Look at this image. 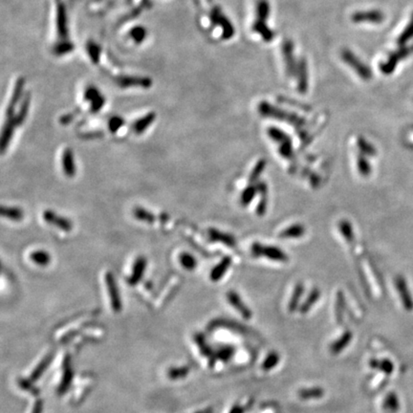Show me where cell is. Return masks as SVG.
Listing matches in <instances>:
<instances>
[{
    "label": "cell",
    "mask_w": 413,
    "mask_h": 413,
    "mask_svg": "<svg viewBox=\"0 0 413 413\" xmlns=\"http://www.w3.org/2000/svg\"><path fill=\"white\" fill-rule=\"evenodd\" d=\"M270 4L267 0H258L256 4V18L252 30L258 34L265 42H271L274 38V33L266 24V20L269 19Z\"/></svg>",
    "instance_id": "6da1fadb"
},
{
    "label": "cell",
    "mask_w": 413,
    "mask_h": 413,
    "mask_svg": "<svg viewBox=\"0 0 413 413\" xmlns=\"http://www.w3.org/2000/svg\"><path fill=\"white\" fill-rule=\"evenodd\" d=\"M258 112L264 117H270V118H274L278 120L286 121L297 127H301L305 123V121L300 116L294 113L287 112L278 107H274L272 104L266 103V102H262L258 104Z\"/></svg>",
    "instance_id": "7a4b0ae2"
},
{
    "label": "cell",
    "mask_w": 413,
    "mask_h": 413,
    "mask_svg": "<svg viewBox=\"0 0 413 413\" xmlns=\"http://www.w3.org/2000/svg\"><path fill=\"white\" fill-rule=\"evenodd\" d=\"M341 59L346 62L362 80L369 81L372 78V72L368 66H366L352 51L345 49L341 51Z\"/></svg>",
    "instance_id": "3957f363"
},
{
    "label": "cell",
    "mask_w": 413,
    "mask_h": 413,
    "mask_svg": "<svg viewBox=\"0 0 413 413\" xmlns=\"http://www.w3.org/2000/svg\"><path fill=\"white\" fill-rule=\"evenodd\" d=\"M411 54H413V44L408 46H401L398 50L392 52L385 62L380 64L381 72L385 75H389L393 73L396 66L400 62V60L410 56Z\"/></svg>",
    "instance_id": "277c9868"
},
{
    "label": "cell",
    "mask_w": 413,
    "mask_h": 413,
    "mask_svg": "<svg viewBox=\"0 0 413 413\" xmlns=\"http://www.w3.org/2000/svg\"><path fill=\"white\" fill-rule=\"evenodd\" d=\"M252 254L254 256H265L273 261L287 262L288 255L282 251L280 248L272 246H263L259 243H254L252 246Z\"/></svg>",
    "instance_id": "5b68a950"
},
{
    "label": "cell",
    "mask_w": 413,
    "mask_h": 413,
    "mask_svg": "<svg viewBox=\"0 0 413 413\" xmlns=\"http://www.w3.org/2000/svg\"><path fill=\"white\" fill-rule=\"evenodd\" d=\"M211 19L214 24L219 26L223 30V38L225 39H230L235 35V27L231 23V21L227 19L225 15L218 7H215L211 13Z\"/></svg>",
    "instance_id": "8992f818"
},
{
    "label": "cell",
    "mask_w": 413,
    "mask_h": 413,
    "mask_svg": "<svg viewBox=\"0 0 413 413\" xmlns=\"http://www.w3.org/2000/svg\"><path fill=\"white\" fill-rule=\"evenodd\" d=\"M282 56L284 59V64L286 68V73L290 78H292L296 75L297 66H298V63L296 62V58H295L294 43L292 40L287 39L282 43Z\"/></svg>",
    "instance_id": "52a82bcc"
},
{
    "label": "cell",
    "mask_w": 413,
    "mask_h": 413,
    "mask_svg": "<svg viewBox=\"0 0 413 413\" xmlns=\"http://www.w3.org/2000/svg\"><path fill=\"white\" fill-rule=\"evenodd\" d=\"M105 282H106V286H107L108 293H109L112 309L115 312H120L122 310V301H121V297L119 294V289L116 283V280L112 272H107L105 273Z\"/></svg>",
    "instance_id": "ba28073f"
},
{
    "label": "cell",
    "mask_w": 413,
    "mask_h": 413,
    "mask_svg": "<svg viewBox=\"0 0 413 413\" xmlns=\"http://www.w3.org/2000/svg\"><path fill=\"white\" fill-rule=\"evenodd\" d=\"M351 19L355 23H363V22H370V23H381L384 19V14L378 10H370V11H359L352 15Z\"/></svg>",
    "instance_id": "9c48e42d"
},
{
    "label": "cell",
    "mask_w": 413,
    "mask_h": 413,
    "mask_svg": "<svg viewBox=\"0 0 413 413\" xmlns=\"http://www.w3.org/2000/svg\"><path fill=\"white\" fill-rule=\"evenodd\" d=\"M42 216H43L44 221L47 222L48 224L56 226L62 231L70 232L73 228V224L69 219L62 217V216H57L53 211H50V210L44 211Z\"/></svg>",
    "instance_id": "30bf717a"
},
{
    "label": "cell",
    "mask_w": 413,
    "mask_h": 413,
    "mask_svg": "<svg viewBox=\"0 0 413 413\" xmlns=\"http://www.w3.org/2000/svg\"><path fill=\"white\" fill-rule=\"evenodd\" d=\"M227 300L229 303L235 308L236 311L239 312V314L244 318L245 319H250L252 318L253 314L252 311L248 308V306L245 304L240 296L236 292L231 291L227 293Z\"/></svg>",
    "instance_id": "8fae6325"
},
{
    "label": "cell",
    "mask_w": 413,
    "mask_h": 413,
    "mask_svg": "<svg viewBox=\"0 0 413 413\" xmlns=\"http://www.w3.org/2000/svg\"><path fill=\"white\" fill-rule=\"evenodd\" d=\"M298 73V90L301 94H305L308 90V68L307 61L301 58L297 66Z\"/></svg>",
    "instance_id": "7c38bea8"
},
{
    "label": "cell",
    "mask_w": 413,
    "mask_h": 413,
    "mask_svg": "<svg viewBox=\"0 0 413 413\" xmlns=\"http://www.w3.org/2000/svg\"><path fill=\"white\" fill-rule=\"evenodd\" d=\"M395 286L397 288V290L400 294L401 300L403 301V304L404 305V308L407 310L412 309L413 302L411 296L408 291L407 285H406V282L404 281L403 277H397L395 280Z\"/></svg>",
    "instance_id": "4fadbf2b"
},
{
    "label": "cell",
    "mask_w": 413,
    "mask_h": 413,
    "mask_svg": "<svg viewBox=\"0 0 413 413\" xmlns=\"http://www.w3.org/2000/svg\"><path fill=\"white\" fill-rule=\"evenodd\" d=\"M73 370L71 368V365H70V357L65 358V361L63 363V377L61 380L60 385L58 387V393L59 394H64L66 391L68 390L69 386L71 385L72 380H73Z\"/></svg>",
    "instance_id": "5bb4252c"
},
{
    "label": "cell",
    "mask_w": 413,
    "mask_h": 413,
    "mask_svg": "<svg viewBox=\"0 0 413 413\" xmlns=\"http://www.w3.org/2000/svg\"><path fill=\"white\" fill-rule=\"evenodd\" d=\"M146 267H147V259L143 256L138 257L133 265L131 276L128 280V283L130 285H136L138 282H140L144 276V272L146 271Z\"/></svg>",
    "instance_id": "9a60e30c"
},
{
    "label": "cell",
    "mask_w": 413,
    "mask_h": 413,
    "mask_svg": "<svg viewBox=\"0 0 413 413\" xmlns=\"http://www.w3.org/2000/svg\"><path fill=\"white\" fill-rule=\"evenodd\" d=\"M352 338H353V334L350 331L348 330L343 332L339 338L332 342V345L330 346V352L333 355H338L345 348H348V345L352 340Z\"/></svg>",
    "instance_id": "2e32d148"
},
{
    "label": "cell",
    "mask_w": 413,
    "mask_h": 413,
    "mask_svg": "<svg viewBox=\"0 0 413 413\" xmlns=\"http://www.w3.org/2000/svg\"><path fill=\"white\" fill-rule=\"evenodd\" d=\"M17 126V123L15 122V118L14 117H9L8 122H6L3 131H2V136H1V152L4 153L5 151L8 149L9 147L10 142L13 137V133H14V129Z\"/></svg>",
    "instance_id": "e0dca14e"
},
{
    "label": "cell",
    "mask_w": 413,
    "mask_h": 413,
    "mask_svg": "<svg viewBox=\"0 0 413 413\" xmlns=\"http://www.w3.org/2000/svg\"><path fill=\"white\" fill-rule=\"evenodd\" d=\"M209 237L212 241L222 242L223 244H225L228 247H235L236 244L235 237L233 235L224 234L222 232H219L216 229H211L209 231Z\"/></svg>",
    "instance_id": "ac0fdd59"
},
{
    "label": "cell",
    "mask_w": 413,
    "mask_h": 413,
    "mask_svg": "<svg viewBox=\"0 0 413 413\" xmlns=\"http://www.w3.org/2000/svg\"><path fill=\"white\" fill-rule=\"evenodd\" d=\"M62 167H63V171L67 177H70V178L74 177L76 173L75 163H74L73 151L70 149H66L63 152Z\"/></svg>",
    "instance_id": "d6986e66"
},
{
    "label": "cell",
    "mask_w": 413,
    "mask_h": 413,
    "mask_svg": "<svg viewBox=\"0 0 413 413\" xmlns=\"http://www.w3.org/2000/svg\"><path fill=\"white\" fill-rule=\"evenodd\" d=\"M232 264V258L230 256H225L220 262L216 265V267L212 270L211 272V280L213 282H218L219 280H221L227 270L229 269V267Z\"/></svg>",
    "instance_id": "ffe728a7"
},
{
    "label": "cell",
    "mask_w": 413,
    "mask_h": 413,
    "mask_svg": "<svg viewBox=\"0 0 413 413\" xmlns=\"http://www.w3.org/2000/svg\"><path fill=\"white\" fill-rule=\"evenodd\" d=\"M324 389L319 387V386H314V387H307V388H301L298 392V396L300 397L301 400L303 401H309V400H316L320 399L321 397L324 396Z\"/></svg>",
    "instance_id": "44dd1931"
},
{
    "label": "cell",
    "mask_w": 413,
    "mask_h": 413,
    "mask_svg": "<svg viewBox=\"0 0 413 413\" xmlns=\"http://www.w3.org/2000/svg\"><path fill=\"white\" fill-rule=\"evenodd\" d=\"M195 341L197 343L198 348H200L201 353L206 356V357L210 359V363L211 366L216 363V356H215V352L213 351V349L211 347L208 345L206 339L204 338V336L202 334H197L195 335Z\"/></svg>",
    "instance_id": "7402d4cb"
},
{
    "label": "cell",
    "mask_w": 413,
    "mask_h": 413,
    "mask_svg": "<svg viewBox=\"0 0 413 413\" xmlns=\"http://www.w3.org/2000/svg\"><path fill=\"white\" fill-rule=\"evenodd\" d=\"M305 234V228L301 224H294L288 227L281 233V238L290 239V238H300Z\"/></svg>",
    "instance_id": "603a6c76"
},
{
    "label": "cell",
    "mask_w": 413,
    "mask_h": 413,
    "mask_svg": "<svg viewBox=\"0 0 413 413\" xmlns=\"http://www.w3.org/2000/svg\"><path fill=\"white\" fill-rule=\"evenodd\" d=\"M52 360H53V355H52V354H49L48 356L44 358V359L39 363V365L34 369V371L32 372V374L30 376V379H29V380H30L31 382H33V383L36 382V381H38V379L45 372V370L47 369L48 366H50Z\"/></svg>",
    "instance_id": "cb8c5ba5"
},
{
    "label": "cell",
    "mask_w": 413,
    "mask_h": 413,
    "mask_svg": "<svg viewBox=\"0 0 413 413\" xmlns=\"http://www.w3.org/2000/svg\"><path fill=\"white\" fill-rule=\"evenodd\" d=\"M319 297H320V291L319 289L318 288L312 289V291L310 292L307 299L302 303V305L300 308V312L301 314L308 313L311 308L313 307V305H315L317 303V301H319Z\"/></svg>",
    "instance_id": "d4e9b609"
},
{
    "label": "cell",
    "mask_w": 413,
    "mask_h": 413,
    "mask_svg": "<svg viewBox=\"0 0 413 413\" xmlns=\"http://www.w3.org/2000/svg\"><path fill=\"white\" fill-rule=\"evenodd\" d=\"M304 291L303 285L301 283H298L294 289V292L292 294L291 299L288 303V311L290 313H294L296 310L299 308V303L301 301L302 294Z\"/></svg>",
    "instance_id": "484cf974"
},
{
    "label": "cell",
    "mask_w": 413,
    "mask_h": 413,
    "mask_svg": "<svg viewBox=\"0 0 413 413\" xmlns=\"http://www.w3.org/2000/svg\"><path fill=\"white\" fill-rule=\"evenodd\" d=\"M154 119H155V114L154 113H151V114L145 116L144 118H142L139 121L135 122V124L133 126L134 132L136 134H142L151 125L152 122L154 121Z\"/></svg>",
    "instance_id": "4316f807"
},
{
    "label": "cell",
    "mask_w": 413,
    "mask_h": 413,
    "mask_svg": "<svg viewBox=\"0 0 413 413\" xmlns=\"http://www.w3.org/2000/svg\"><path fill=\"white\" fill-rule=\"evenodd\" d=\"M257 190L261 194V199L258 203L256 213H257L258 216H262L266 212V206H267V202H268V200H267V185L265 183H260L258 185Z\"/></svg>",
    "instance_id": "83f0119b"
},
{
    "label": "cell",
    "mask_w": 413,
    "mask_h": 413,
    "mask_svg": "<svg viewBox=\"0 0 413 413\" xmlns=\"http://www.w3.org/2000/svg\"><path fill=\"white\" fill-rule=\"evenodd\" d=\"M338 228L341 235H343V238H346L348 243L351 244L354 241V232L350 222L348 220H341L338 224Z\"/></svg>",
    "instance_id": "f1b7e54d"
},
{
    "label": "cell",
    "mask_w": 413,
    "mask_h": 413,
    "mask_svg": "<svg viewBox=\"0 0 413 413\" xmlns=\"http://www.w3.org/2000/svg\"><path fill=\"white\" fill-rule=\"evenodd\" d=\"M1 215L14 221H19L23 218V213L19 208H9V206H3L1 208Z\"/></svg>",
    "instance_id": "f546056e"
},
{
    "label": "cell",
    "mask_w": 413,
    "mask_h": 413,
    "mask_svg": "<svg viewBox=\"0 0 413 413\" xmlns=\"http://www.w3.org/2000/svg\"><path fill=\"white\" fill-rule=\"evenodd\" d=\"M33 262L38 264L39 266H47L51 262V256L45 251H35L30 255Z\"/></svg>",
    "instance_id": "4dcf8cb0"
},
{
    "label": "cell",
    "mask_w": 413,
    "mask_h": 413,
    "mask_svg": "<svg viewBox=\"0 0 413 413\" xmlns=\"http://www.w3.org/2000/svg\"><path fill=\"white\" fill-rule=\"evenodd\" d=\"M280 360H281V357H280L279 353L276 352V351H272L271 353L268 354L267 357L265 358V360L262 363L261 367H262L263 370L264 371L272 370V368H274L276 366L279 365Z\"/></svg>",
    "instance_id": "1f68e13d"
},
{
    "label": "cell",
    "mask_w": 413,
    "mask_h": 413,
    "mask_svg": "<svg viewBox=\"0 0 413 413\" xmlns=\"http://www.w3.org/2000/svg\"><path fill=\"white\" fill-rule=\"evenodd\" d=\"M133 215L136 219L143 221V222H146V223H150V224L154 223V221L156 220V217L154 215H152L149 211L143 208H136L133 212Z\"/></svg>",
    "instance_id": "d6a6232c"
},
{
    "label": "cell",
    "mask_w": 413,
    "mask_h": 413,
    "mask_svg": "<svg viewBox=\"0 0 413 413\" xmlns=\"http://www.w3.org/2000/svg\"><path fill=\"white\" fill-rule=\"evenodd\" d=\"M413 38V15L408 25L405 27L403 33L399 36L397 39V43L400 46H404L411 38Z\"/></svg>",
    "instance_id": "836d02e7"
},
{
    "label": "cell",
    "mask_w": 413,
    "mask_h": 413,
    "mask_svg": "<svg viewBox=\"0 0 413 413\" xmlns=\"http://www.w3.org/2000/svg\"><path fill=\"white\" fill-rule=\"evenodd\" d=\"M268 135L271 137L272 141L277 142L279 144H283L285 142L290 141L289 136L285 132L282 131L280 128H277V127H270L268 129Z\"/></svg>",
    "instance_id": "e575fe53"
},
{
    "label": "cell",
    "mask_w": 413,
    "mask_h": 413,
    "mask_svg": "<svg viewBox=\"0 0 413 413\" xmlns=\"http://www.w3.org/2000/svg\"><path fill=\"white\" fill-rule=\"evenodd\" d=\"M358 147L360 149V151L362 152V154H366V155H369V156H375L376 149L369 143L366 141L364 137H359L358 138Z\"/></svg>",
    "instance_id": "d590c367"
},
{
    "label": "cell",
    "mask_w": 413,
    "mask_h": 413,
    "mask_svg": "<svg viewBox=\"0 0 413 413\" xmlns=\"http://www.w3.org/2000/svg\"><path fill=\"white\" fill-rule=\"evenodd\" d=\"M179 259H180L181 265H182L185 269L188 270V271L194 270L195 267L197 266V261H196L195 257H194L192 254L184 253V254H182L180 255V258H179Z\"/></svg>",
    "instance_id": "8d00e7d4"
},
{
    "label": "cell",
    "mask_w": 413,
    "mask_h": 413,
    "mask_svg": "<svg viewBox=\"0 0 413 413\" xmlns=\"http://www.w3.org/2000/svg\"><path fill=\"white\" fill-rule=\"evenodd\" d=\"M357 167L359 172L365 177L371 173V165L364 155L358 156Z\"/></svg>",
    "instance_id": "74e56055"
},
{
    "label": "cell",
    "mask_w": 413,
    "mask_h": 413,
    "mask_svg": "<svg viewBox=\"0 0 413 413\" xmlns=\"http://www.w3.org/2000/svg\"><path fill=\"white\" fill-rule=\"evenodd\" d=\"M265 167H266V161L264 159L259 160L256 163V165L254 166V169L252 170V172L250 174V177H249V183L251 185H253L254 182H256L257 179L259 178V176L261 175Z\"/></svg>",
    "instance_id": "f35d334b"
},
{
    "label": "cell",
    "mask_w": 413,
    "mask_h": 413,
    "mask_svg": "<svg viewBox=\"0 0 413 413\" xmlns=\"http://www.w3.org/2000/svg\"><path fill=\"white\" fill-rule=\"evenodd\" d=\"M189 372V368L187 366L184 367H173L168 371V377L171 380H178L187 377Z\"/></svg>",
    "instance_id": "ab89813d"
},
{
    "label": "cell",
    "mask_w": 413,
    "mask_h": 413,
    "mask_svg": "<svg viewBox=\"0 0 413 413\" xmlns=\"http://www.w3.org/2000/svg\"><path fill=\"white\" fill-rule=\"evenodd\" d=\"M256 192H257V188H255L253 185L245 188L244 191L241 194V204L243 206H247L248 204H250L255 196Z\"/></svg>",
    "instance_id": "60d3db41"
},
{
    "label": "cell",
    "mask_w": 413,
    "mask_h": 413,
    "mask_svg": "<svg viewBox=\"0 0 413 413\" xmlns=\"http://www.w3.org/2000/svg\"><path fill=\"white\" fill-rule=\"evenodd\" d=\"M343 310H345V298L341 292L337 294V301H336V318L338 323L342 322L343 318Z\"/></svg>",
    "instance_id": "b9f144b4"
},
{
    "label": "cell",
    "mask_w": 413,
    "mask_h": 413,
    "mask_svg": "<svg viewBox=\"0 0 413 413\" xmlns=\"http://www.w3.org/2000/svg\"><path fill=\"white\" fill-rule=\"evenodd\" d=\"M234 352H235L234 348H231V347H223V348H221L218 350L217 356L221 361L227 362L234 355Z\"/></svg>",
    "instance_id": "7bdbcfd3"
},
{
    "label": "cell",
    "mask_w": 413,
    "mask_h": 413,
    "mask_svg": "<svg viewBox=\"0 0 413 413\" xmlns=\"http://www.w3.org/2000/svg\"><path fill=\"white\" fill-rule=\"evenodd\" d=\"M280 153H281L282 157H284L286 159H289V158L293 157V148H292L291 140L281 144Z\"/></svg>",
    "instance_id": "ee69618b"
},
{
    "label": "cell",
    "mask_w": 413,
    "mask_h": 413,
    "mask_svg": "<svg viewBox=\"0 0 413 413\" xmlns=\"http://www.w3.org/2000/svg\"><path fill=\"white\" fill-rule=\"evenodd\" d=\"M123 125V120L120 117H114L109 122V129L112 133H116Z\"/></svg>",
    "instance_id": "f6af8a7d"
},
{
    "label": "cell",
    "mask_w": 413,
    "mask_h": 413,
    "mask_svg": "<svg viewBox=\"0 0 413 413\" xmlns=\"http://www.w3.org/2000/svg\"><path fill=\"white\" fill-rule=\"evenodd\" d=\"M19 385L22 388L32 392L33 394H38V389L33 385V382H31L30 380H20L19 381Z\"/></svg>",
    "instance_id": "bcb514c9"
},
{
    "label": "cell",
    "mask_w": 413,
    "mask_h": 413,
    "mask_svg": "<svg viewBox=\"0 0 413 413\" xmlns=\"http://www.w3.org/2000/svg\"><path fill=\"white\" fill-rule=\"evenodd\" d=\"M132 36H133V38L135 40L141 41L143 38L145 37V31H144V29L142 28L134 29L133 32H132Z\"/></svg>",
    "instance_id": "7dc6e473"
},
{
    "label": "cell",
    "mask_w": 413,
    "mask_h": 413,
    "mask_svg": "<svg viewBox=\"0 0 413 413\" xmlns=\"http://www.w3.org/2000/svg\"><path fill=\"white\" fill-rule=\"evenodd\" d=\"M247 410L246 406H242L241 404H236L231 408L229 413H244Z\"/></svg>",
    "instance_id": "c3c4849f"
},
{
    "label": "cell",
    "mask_w": 413,
    "mask_h": 413,
    "mask_svg": "<svg viewBox=\"0 0 413 413\" xmlns=\"http://www.w3.org/2000/svg\"><path fill=\"white\" fill-rule=\"evenodd\" d=\"M42 408H43V403L41 400H38L35 404V406L33 408V412L32 413H41L42 412Z\"/></svg>",
    "instance_id": "681fc988"
},
{
    "label": "cell",
    "mask_w": 413,
    "mask_h": 413,
    "mask_svg": "<svg viewBox=\"0 0 413 413\" xmlns=\"http://www.w3.org/2000/svg\"><path fill=\"white\" fill-rule=\"evenodd\" d=\"M195 413H214V408L213 407H208V408H204L202 410H199Z\"/></svg>",
    "instance_id": "f907efd6"
}]
</instances>
